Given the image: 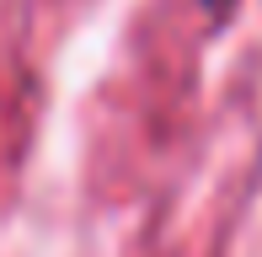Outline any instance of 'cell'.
Returning <instances> with one entry per match:
<instances>
[{
  "mask_svg": "<svg viewBox=\"0 0 262 257\" xmlns=\"http://www.w3.org/2000/svg\"><path fill=\"white\" fill-rule=\"evenodd\" d=\"M198 6H204L209 16H225V11H230V0H198Z\"/></svg>",
  "mask_w": 262,
  "mask_h": 257,
  "instance_id": "obj_1",
  "label": "cell"
}]
</instances>
